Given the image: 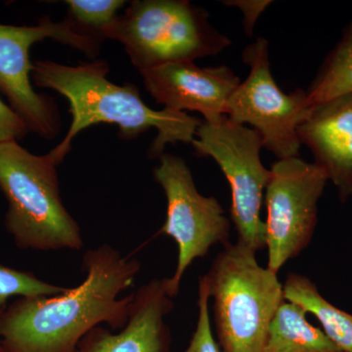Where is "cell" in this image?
Listing matches in <instances>:
<instances>
[{"instance_id": "obj_13", "label": "cell", "mask_w": 352, "mask_h": 352, "mask_svg": "<svg viewBox=\"0 0 352 352\" xmlns=\"http://www.w3.org/2000/svg\"><path fill=\"white\" fill-rule=\"evenodd\" d=\"M298 136L339 190L340 200H347L352 196V94L312 107Z\"/></svg>"}, {"instance_id": "obj_14", "label": "cell", "mask_w": 352, "mask_h": 352, "mask_svg": "<svg viewBox=\"0 0 352 352\" xmlns=\"http://www.w3.org/2000/svg\"><path fill=\"white\" fill-rule=\"evenodd\" d=\"M307 314L285 300L271 322L264 352H342L321 329L309 323Z\"/></svg>"}, {"instance_id": "obj_19", "label": "cell", "mask_w": 352, "mask_h": 352, "mask_svg": "<svg viewBox=\"0 0 352 352\" xmlns=\"http://www.w3.org/2000/svg\"><path fill=\"white\" fill-rule=\"evenodd\" d=\"M210 294L205 278L199 280L198 321L187 349L183 352H221L214 339L210 318Z\"/></svg>"}, {"instance_id": "obj_16", "label": "cell", "mask_w": 352, "mask_h": 352, "mask_svg": "<svg viewBox=\"0 0 352 352\" xmlns=\"http://www.w3.org/2000/svg\"><path fill=\"white\" fill-rule=\"evenodd\" d=\"M312 107L352 94V22L307 90Z\"/></svg>"}, {"instance_id": "obj_21", "label": "cell", "mask_w": 352, "mask_h": 352, "mask_svg": "<svg viewBox=\"0 0 352 352\" xmlns=\"http://www.w3.org/2000/svg\"><path fill=\"white\" fill-rule=\"evenodd\" d=\"M226 6L238 7L244 15L243 24L248 36H252L254 25L258 21L261 14L265 10L266 7L270 6L272 1H245V0H236V1H226Z\"/></svg>"}, {"instance_id": "obj_5", "label": "cell", "mask_w": 352, "mask_h": 352, "mask_svg": "<svg viewBox=\"0 0 352 352\" xmlns=\"http://www.w3.org/2000/svg\"><path fill=\"white\" fill-rule=\"evenodd\" d=\"M124 45L139 71L219 54L230 39L214 29L205 9L186 0H136L103 32Z\"/></svg>"}, {"instance_id": "obj_17", "label": "cell", "mask_w": 352, "mask_h": 352, "mask_svg": "<svg viewBox=\"0 0 352 352\" xmlns=\"http://www.w3.org/2000/svg\"><path fill=\"white\" fill-rule=\"evenodd\" d=\"M68 17L82 29L103 38L126 1L122 0H67Z\"/></svg>"}, {"instance_id": "obj_11", "label": "cell", "mask_w": 352, "mask_h": 352, "mask_svg": "<svg viewBox=\"0 0 352 352\" xmlns=\"http://www.w3.org/2000/svg\"><path fill=\"white\" fill-rule=\"evenodd\" d=\"M139 72L157 103L176 112L196 111L210 124L226 116L227 102L240 85L227 66L201 68L194 62H176Z\"/></svg>"}, {"instance_id": "obj_7", "label": "cell", "mask_w": 352, "mask_h": 352, "mask_svg": "<svg viewBox=\"0 0 352 352\" xmlns=\"http://www.w3.org/2000/svg\"><path fill=\"white\" fill-rule=\"evenodd\" d=\"M192 142L199 156L212 157L231 187V219L238 243L252 251L265 248V223L261 219L263 195L271 171L261 160V138L252 129L224 116L214 124L204 120Z\"/></svg>"}, {"instance_id": "obj_8", "label": "cell", "mask_w": 352, "mask_h": 352, "mask_svg": "<svg viewBox=\"0 0 352 352\" xmlns=\"http://www.w3.org/2000/svg\"><path fill=\"white\" fill-rule=\"evenodd\" d=\"M249 76L240 82L226 106V117L236 124H251L263 147L279 160L298 157V127L307 119L312 106L307 90L286 94L278 87L270 71L266 39L259 38L243 52Z\"/></svg>"}, {"instance_id": "obj_22", "label": "cell", "mask_w": 352, "mask_h": 352, "mask_svg": "<svg viewBox=\"0 0 352 352\" xmlns=\"http://www.w3.org/2000/svg\"><path fill=\"white\" fill-rule=\"evenodd\" d=\"M0 352H8L6 349H4L1 344H0Z\"/></svg>"}, {"instance_id": "obj_10", "label": "cell", "mask_w": 352, "mask_h": 352, "mask_svg": "<svg viewBox=\"0 0 352 352\" xmlns=\"http://www.w3.org/2000/svg\"><path fill=\"white\" fill-rule=\"evenodd\" d=\"M270 171L265 189V248L267 268L277 274L314 237L317 205L329 179L317 164L298 157L279 160Z\"/></svg>"}, {"instance_id": "obj_18", "label": "cell", "mask_w": 352, "mask_h": 352, "mask_svg": "<svg viewBox=\"0 0 352 352\" xmlns=\"http://www.w3.org/2000/svg\"><path fill=\"white\" fill-rule=\"evenodd\" d=\"M68 288L41 281L30 272L16 270L0 264V312L12 296L38 298L60 295Z\"/></svg>"}, {"instance_id": "obj_6", "label": "cell", "mask_w": 352, "mask_h": 352, "mask_svg": "<svg viewBox=\"0 0 352 352\" xmlns=\"http://www.w3.org/2000/svg\"><path fill=\"white\" fill-rule=\"evenodd\" d=\"M47 38L76 48L89 57L98 55L104 39L82 29L69 17L54 22L44 16L34 25L0 24V92L30 132L53 139L61 127L59 111L51 97L38 94L32 87L34 62L30 57L32 46Z\"/></svg>"}, {"instance_id": "obj_2", "label": "cell", "mask_w": 352, "mask_h": 352, "mask_svg": "<svg viewBox=\"0 0 352 352\" xmlns=\"http://www.w3.org/2000/svg\"><path fill=\"white\" fill-rule=\"evenodd\" d=\"M105 62L76 66L50 60L34 62L32 80L36 87L50 88L63 95L69 103L72 124L64 140L51 156L58 164L71 151L73 139L83 129L97 124H117L124 139L138 138L149 129L157 131L149 150L151 157H161L166 144L191 143L201 120L185 112L164 108L155 111L146 105L138 87L131 83L118 85L109 80Z\"/></svg>"}, {"instance_id": "obj_20", "label": "cell", "mask_w": 352, "mask_h": 352, "mask_svg": "<svg viewBox=\"0 0 352 352\" xmlns=\"http://www.w3.org/2000/svg\"><path fill=\"white\" fill-rule=\"evenodd\" d=\"M29 132L19 116L0 98V143L20 140Z\"/></svg>"}, {"instance_id": "obj_3", "label": "cell", "mask_w": 352, "mask_h": 352, "mask_svg": "<svg viewBox=\"0 0 352 352\" xmlns=\"http://www.w3.org/2000/svg\"><path fill=\"white\" fill-rule=\"evenodd\" d=\"M58 164L18 141L0 143V190L8 210L6 228L21 250L80 251L82 233L60 196Z\"/></svg>"}, {"instance_id": "obj_1", "label": "cell", "mask_w": 352, "mask_h": 352, "mask_svg": "<svg viewBox=\"0 0 352 352\" xmlns=\"http://www.w3.org/2000/svg\"><path fill=\"white\" fill-rule=\"evenodd\" d=\"M138 259L110 245L85 252V280L60 295L20 298L0 314V344L8 352H73L89 331L102 324L122 330L131 315Z\"/></svg>"}, {"instance_id": "obj_4", "label": "cell", "mask_w": 352, "mask_h": 352, "mask_svg": "<svg viewBox=\"0 0 352 352\" xmlns=\"http://www.w3.org/2000/svg\"><path fill=\"white\" fill-rule=\"evenodd\" d=\"M256 254L229 243L204 275L221 352H264L271 322L286 300L276 273L259 265Z\"/></svg>"}, {"instance_id": "obj_12", "label": "cell", "mask_w": 352, "mask_h": 352, "mask_svg": "<svg viewBox=\"0 0 352 352\" xmlns=\"http://www.w3.org/2000/svg\"><path fill=\"white\" fill-rule=\"evenodd\" d=\"M166 278L153 279L134 292L129 321L119 333L98 326L73 352H171V333L164 319L173 309Z\"/></svg>"}, {"instance_id": "obj_15", "label": "cell", "mask_w": 352, "mask_h": 352, "mask_svg": "<svg viewBox=\"0 0 352 352\" xmlns=\"http://www.w3.org/2000/svg\"><path fill=\"white\" fill-rule=\"evenodd\" d=\"M287 302L314 315L323 332L342 352H352V315L333 307L321 296L316 285L303 275L289 273L283 284Z\"/></svg>"}, {"instance_id": "obj_23", "label": "cell", "mask_w": 352, "mask_h": 352, "mask_svg": "<svg viewBox=\"0 0 352 352\" xmlns=\"http://www.w3.org/2000/svg\"><path fill=\"white\" fill-rule=\"evenodd\" d=\"M0 314H1V312H0Z\"/></svg>"}, {"instance_id": "obj_9", "label": "cell", "mask_w": 352, "mask_h": 352, "mask_svg": "<svg viewBox=\"0 0 352 352\" xmlns=\"http://www.w3.org/2000/svg\"><path fill=\"white\" fill-rule=\"evenodd\" d=\"M154 177L168 201L166 219L157 235L170 236L178 247L175 274L166 278L168 294L173 298L179 293L185 271L195 259L205 258L214 245L230 243V221L214 197L199 193L182 157L164 153Z\"/></svg>"}]
</instances>
